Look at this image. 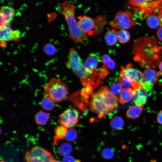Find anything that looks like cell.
<instances>
[{"label": "cell", "instance_id": "cell-1", "mask_svg": "<svg viewBox=\"0 0 162 162\" xmlns=\"http://www.w3.org/2000/svg\"><path fill=\"white\" fill-rule=\"evenodd\" d=\"M162 46L153 37H143L135 42L133 53L134 60L138 62L142 68L150 69L156 67L160 62Z\"/></svg>", "mask_w": 162, "mask_h": 162}, {"label": "cell", "instance_id": "cell-2", "mask_svg": "<svg viewBox=\"0 0 162 162\" xmlns=\"http://www.w3.org/2000/svg\"><path fill=\"white\" fill-rule=\"evenodd\" d=\"M65 65L79 79L83 86V90L92 92L100 84L102 78L99 72L86 68L77 51L73 47L70 49Z\"/></svg>", "mask_w": 162, "mask_h": 162}, {"label": "cell", "instance_id": "cell-3", "mask_svg": "<svg viewBox=\"0 0 162 162\" xmlns=\"http://www.w3.org/2000/svg\"><path fill=\"white\" fill-rule=\"evenodd\" d=\"M74 5L65 1L61 5V13L66 21L69 31V37L76 43L83 44L87 37L80 28L75 19Z\"/></svg>", "mask_w": 162, "mask_h": 162}, {"label": "cell", "instance_id": "cell-4", "mask_svg": "<svg viewBox=\"0 0 162 162\" xmlns=\"http://www.w3.org/2000/svg\"><path fill=\"white\" fill-rule=\"evenodd\" d=\"M45 97L55 103L64 100L69 93L67 85L59 78H52L45 86L44 88Z\"/></svg>", "mask_w": 162, "mask_h": 162}, {"label": "cell", "instance_id": "cell-5", "mask_svg": "<svg viewBox=\"0 0 162 162\" xmlns=\"http://www.w3.org/2000/svg\"><path fill=\"white\" fill-rule=\"evenodd\" d=\"M128 3L132 9L145 16L162 8V0H128Z\"/></svg>", "mask_w": 162, "mask_h": 162}, {"label": "cell", "instance_id": "cell-6", "mask_svg": "<svg viewBox=\"0 0 162 162\" xmlns=\"http://www.w3.org/2000/svg\"><path fill=\"white\" fill-rule=\"evenodd\" d=\"M25 159L27 162H53L55 159L46 149L35 146L26 152Z\"/></svg>", "mask_w": 162, "mask_h": 162}, {"label": "cell", "instance_id": "cell-7", "mask_svg": "<svg viewBox=\"0 0 162 162\" xmlns=\"http://www.w3.org/2000/svg\"><path fill=\"white\" fill-rule=\"evenodd\" d=\"M133 17L132 13L130 11H119L109 24L111 27L116 29H128L136 24V22L133 20Z\"/></svg>", "mask_w": 162, "mask_h": 162}, {"label": "cell", "instance_id": "cell-8", "mask_svg": "<svg viewBox=\"0 0 162 162\" xmlns=\"http://www.w3.org/2000/svg\"><path fill=\"white\" fill-rule=\"evenodd\" d=\"M90 97L89 106L92 111L98 114L99 118L110 113L104 98L99 90L93 92Z\"/></svg>", "mask_w": 162, "mask_h": 162}, {"label": "cell", "instance_id": "cell-9", "mask_svg": "<svg viewBox=\"0 0 162 162\" xmlns=\"http://www.w3.org/2000/svg\"><path fill=\"white\" fill-rule=\"evenodd\" d=\"M81 116L78 111L74 108H70L60 114L58 122L68 128H72L77 125Z\"/></svg>", "mask_w": 162, "mask_h": 162}, {"label": "cell", "instance_id": "cell-10", "mask_svg": "<svg viewBox=\"0 0 162 162\" xmlns=\"http://www.w3.org/2000/svg\"><path fill=\"white\" fill-rule=\"evenodd\" d=\"M20 33L18 30L12 29L10 24L0 26V38L1 42L13 41L18 42L20 39Z\"/></svg>", "mask_w": 162, "mask_h": 162}, {"label": "cell", "instance_id": "cell-11", "mask_svg": "<svg viewBox=\"0 0 162 162\" xmlns=\"http://www.w3.org/2000/svg\"><path fill=\"white\" fill-rule=\"evenodd\" d=\"M121 72L134 82L142 85L145 83L143 79L142 73L139 70L134 68L131 64L122 66Z\"/></svg>", "mask_w": 162, "mask_h": 162}, {"label": "cell", "instance_id": "cell-12", "mask_svg": "<svg viewBox=\"0 0 162 162\" xmlns=\"http://www.w3.org/2000/svg\"><path fill=\"white\" fill-rule=\"evenodd\" d=\"M98 90L104 98L110 113L116 109L119 103L117 96L112 93L106 86H101Z\"/></svg>", "mask_w": 162, "mask_h": 162}, {"label": "cell", "instance_id": "cell-13", "mask_svg": "<svg viewBox=\"0 0 162 162\" xmlns=\"http://www.w3.org/2000/svg\"><path fill=\"white\" fill-rule=\"evenodd\" d=\"M16 9L9 5L2 6L0 8V26L10 24L13 19Z\"/></svg>", "mask_w": 162, "mask_h": 162}, {"label": "cell", "instance_id": "cell-14", "mask_svg": "<svg viewBox=\"0 0 162 162\" xmlns=\"http://www.w3.org/2000/svg\"><path fill=\"white\" fill-rule=\"evenodd\" d=\"M148 96L147 91L142 85L133 89L132 100L136 105L143 106L147 101Z\"/></svg>", "mask_w": 162, "mask_h": 162}, {"label": "cell", "instance_id": "cell-15", "mask_svg": "<svg viewBox=\"0 0 162 162\" xmlns=\"http://www.w3.org/2000/svg\"><path fill=\"white\" fill-rule=\"evenodd\" d=\"M79 26L82 31L86 34L91 35L93 33L92 31L95 27V20L86 15L80 16L79 17Z\"/></svg>", "mask_w": 162, "mask_h": 162}, {"label": "cell", "instance_id": "cell-16", "mask_svg": "<svg viewBox=\"0 0 162 162\" xmlns=\"http://www.w3.org/2000/svg\"><path fill=\"white\" fill-rule=\"evenodd\" d=\"M161 73L154 69H147L142 73L143 82L149 86L153 85L157 81Z\"/></svg>", "mask_w": 162, "mask_h": 162}, {"label": "cell", "instance_id": "cell-17", "mask_svg": "<svg viewBox=\"0 0 162 162\" xmlns=\"http://www.w3.org/2000/svg\"><path fill=\"white\" fill-rule=\"evenodd\" d=\"M101 61L95 53L91 54L86 58L84 63L85 67L93 71H97V68L99 62Z\"/></svg>", "mask_w": 162, "mask_h": 162}, {"label": "cell", "instance_id": "cell-18", "mask_svg": "<svg viewBox=\"0 0 162 162\" xmlns=\"http://www.w3.org/2000/svg\"><path fill=\"white\" fill-rule=\"evenodd\" d=\"M118 83L121 86L122 89L130 88L135 89L141 85L134 82L121 72L118 76Z\"/></svg>", "mask_w": 162, "mask_h": 162}, {"label": "cell", "instance_id": "cell-19", "mask_svg": "<svg viewBox=\"0 0 162 162\" xmlns=\"http://www.w3.org/2000/svg\"><path fill=\"white\" fill-rule=\"evenodd\" d=\"M68 129V128L66 126L61 124L55 128L54 142L56 146L57 145L58 140H64L65 138Z\"/></svg>", "mask_w": 162, "mask_h": 162}, {"label": "cell", "instance_id": "cell-20", "mask_svg": "<svg viewBox=\"0 0 162 162\" xmlns=\"http://www.w3.org/2000/svg\"><path fill=\"white\" fill-rule=\"evenodd\" d=\"M133 89L130 88L122 89L119 95V102L124 104L130 101L133 98Z\"/></svg>", "mask_w": 162, "mask_h": 162}, {"label": "cell", "instance_id": "cell-21", "mask_svg": "<svg viewBox=\"0 0 162 162\" xmlns=\"http://www.w3.org/2000/svg\"><path fill=\"white\" fill-rule=\"evenodd\" d=\"M143 106L135 105L130 107L128 110L126 116L130 118L134 119L139 117L143 111Z\"/></svg>", "mask_w": 162, "mask_h": 162}, {"label": "cell", "instance_id": "cell-22", "mask_svg": "<svg viewBox=\"0 0 162 162\" xmlns=\"http://www.w3.org/2000/svg\"><path fill=\"white\" fill-rule=\"evenodd\" d=\"M117 31L114 29L109 30L106 34L105 38L108 46H111L115 44L118 40Z\"/></svg>", "mask_w": 162, "mask_h": 162}, {"label": "cell", "instance_id": "cell-23", "mask_svg": "<svg viewBox=\"0 0 162 162\" xmlns=\"http://www.w3.org/2000/svg\"><path fill=\"white\" fill-rule=\"evenodd\" d=\"M34 118L35 121L37 124L43 126L47 122L50 117L48 113L41 110L36 114Z\"/></svg>", "mask_w": 162, "mask_h": 162}, {"label": "cell", "instance_id": "cell-24", "mask_svg": "<svg viewBox=\"0 0 162 162\" xmlns=\"http://www.w3.org/2000/svg\"><path fill=\"white\" fill-rule=\"evenodd\" d=\"M148 26L152 28H158L160 25V21L158 15L152 13L145 16Z\"/></svg>", "mask_w": 162, "mask_h": 162}, {"label": "cell", "instance_id": "cell-25", "mask_svg": "<svg viewBox=\"0 0 162 162\" xmlns=\"http://www.w3.org/2000/svg\"><path fill=\"white\" fill-rule=\"evenodd\" d=\"M110 125L113 129L119 130L122 129L124 126V120L120 116H114L111 120Z\"/></svg>", "mask_w": 162, "mask_h": 162}, {"label": "cell", "instance_id": "cell-26", "mask_svg": "<svg viewBox=\"0 0 162 162\" xmlns=\"http://www.w3.org/2000/svg\"><path fill=\"white\" fill-rule=\"evenodd\" d=\"M72 146L68 143H63L59 146L58 149V154L63 156L68 155L72 151Z\"/></svg>", "mask_w": 162, "mask_h": 162}, {"label": "cell", "instance_id": "cell-27", "mask_svg": "<svg viewBox=\"0 0 162 162\" xmlns=\"http://www.w3.org/2000/svg\"><path fill=\"white\" fill-rule=\"evenodd\" d=\"M118 40L121 44H125L130 40V36L129 32L125 29L117 31Z\"/></svg>", "mask_w": 162, "mask_h": 162}, {"label": "cell", "instance_id": "cell-28", "mask_svg": "<svg viewBox=\"0 0 162 162\" xmlns=\"http://www.w3.org/2000/svg\"><path fill=\"white\" fill-rule=\"evenodd\" d=\"M55 103L50 99L45 97L41 100V105L44 110L47 111H50L54 108Z\"/></svg>", "mask_w": 162, "mask_h": 162}, {"label": "cell", "instance_id": "cell-29", "mask_svg": "<svg viewBox=\"0 0 162 162\" xmlns=\"http://www.w3.org/2000/svg\"><path fill=\"white\" fill-rule=\"evenodd\" d=\"M77 135V132L75 130L72 128H68L65 138L68 141H72L76 139Z\"/></svg>", "mask_w": 162, "mask_h": 162}, {"label": "cell", "instance_id": "cell-30", "mask_svg": "<svg viewBox=\"0 0 162 162\" xmlns=\"http://www.w3.org/2000/svg\"><path fill=\"white\" fill-rule=\"evenodd\" d=\"M110 90L112 93L117 96L119 95L122 90V88L118 82H116L113 83L111 86Z\"/></svg>", "mask_w": 162, "mask_h": 162}, {"label": "cell", "instance_id": "cell-31", "mask_svg": "<svg viewBox=\"0 0 162 162\" xmlns=\"http://www.w3.org/2000/svg\"><path fill=\"white\" fill-rule=\"evenodd\" d=\"M44 50L46 54L50 56L54 54L56 51L55 47L51 44H49L45 45L44 46Z\"/></svg>", "mask_w": 162, "mask_h": 162}, {"label": "cell", "instance_id": "cell-32", "mask_svg": "<svg viewBox=\"0 0 162 162\" xmlns=\"http://www.w3.org/2000/svg\"><path fill=\"white\" fill-rule=\"evenodd\" d=\"M105 64H103L101 66L99 73L102 79L105 78L109 74V71Z\"/></svg>", "mask_w": 162, "mask_h": 162}, {"label": "cell", "instance_id": "cell-33", "mask_svg": "<svg viewBox=\"0 0 162 162\" xmlns=\"http://www.w3.org/2000/svg\"><path fill=\"white\" fill-rule=\"evenodd\" d=\"M105 64L106 67L110 69L113 70L115 68V63L114 61L111 59L105 64Z\"/></svg>", "mask_w": 162, "mask_h": 162}, {"label": "cell", "instance_id": "cell-34", "mask_svg": "<svg viewBox=\"0 0 162 162\" xmlns=\"http://www.w3.org/2000/svg\"><path fill=\"white\" fill-rule=\"evenodd\" d=\"M103 154L106 158H110L112 156L113 152L110 150L106 149L103 151Z\"/></svg>", "mask_w": 162, "mask_h": 162}, {"label": "cell", "instance_id": "cell-35", "mask_svg": "<svg viewBox=\"0 0 162 162\" xmlns=\"http://www.w3.org/2000/svg\"><path fill=\"white\" fill-rule=\"evenodd\" d=\"M110 59H111V58L109 55L104 54L101 57V62L103 64H105Z\"/></svg>", "mask_w": 162, "mask_h": 162}, {"label": "cell", "instance_id": "cell-36", "mask_svg": "<svg viewBox=\"0 0 162 162\" xmlns=\"http://www.w3.org/2000/svg\"><path fill=\"white\" fill-rule=\"evenodd\" d=\"M62 162H74V160L72 156H67L63 158Z\"/></svg>", "mask_w": 162, "mask_h": 162}, {"label": "cell", "instance_id": "cell-37", "mask_svg": "<svg viewBox=\"0 0 162 162\" xmlns=\"http://www.w3.org/2000/svg\"><path fill=\"white\" fill-rule=\"evenodd\" d=\"M156 34L158 39L162 41V26L158 28Z\"/></svg>", "mask_w": 162, "mask_h": 162}, {"label": "cell", "instance_id": "cell-38", "mask_svg": "<svg viewBox=\"0 0 162 162\" xmlns=\"http://www.w3.org/2000/svg\"><path fill=\"white\" fill-rule=\"evenodd\" d=\"M157 121L159 124L162 125V110L160 111L158 114Z\"/></svg>", "mask_w": 162, "mask_h": 162}, {"label": "cell", "instance_id": "cell-39", "mask_svg": "<svg viewBox=\"0 0 162 162\" xmlns=\"http://www.w3.org/2000/svg\"><path fill=\"white\" fill-rule=\"evenodd\" d=\"M160 21V25L162 26V8H161L158 11L157 14Z\"/></svg>", "mask_w": 162, "mask_h": 162}, {"label": "cell", "instance_id": "cell-40", "mask_svg": "<svg viewBox=\"0 0 162 162\" xmlns=\"http://www.w3.org/2000/svg\"><path fill=\"white\" fill-rule=\"evenodd\" d=\"M158 66L160 71L162 72V61L160 62Z\"/></svg>", "mask_w": 162, "mask_h": 162}, {"label": "cell", "instance_id": "cell-41", "mask_svg": "<svg viewBox=\"0 0 162 162\" xmlns=\"http://www.w3.org/2000/svg\"><path fill=\"white\" fill-rule=\"evenodd\" d=\"M53 162H62L61 161L58 160H56V159L54 160Z\"/></svg>", "mask_w": 162, "mask_h": 162}, {"label": "cell", "instance_id": "cell-42", "mask_svg": "<svg viewBox=\"0 0 162 162\" xmlns=\"http://www.w3.org/2000/svg\"><path fill=\"white\" fill-rule=\"evenodd\" d=\"M0 162H5L4 161H1Z\"/></svg>", "mask_w": 162, "mask_h": 162}]
</instances>
